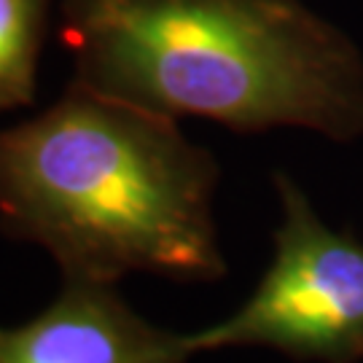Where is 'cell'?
<instances>
[{
	"label": "cell",
	"mask_w": 363,
	"mask_h": 363,
	"mask_svg": "<svg viewBox=\"0 0 363 363\" xmlns=\"http://www.w3.org/2000/svg\"><path fill=\"white\" fill-rule=\"evenodd\" d=\"M216 186L218 162L178 118L76 81L43 113L0 130V232L49 250L62 280L223 277Z\"/></svg>",
	"instance_id": "6da1fadb"
},
{
	"label": "cell",
	"mask_w": 363,
	"mask_h": 363,
	"mask_svg": "<svg viewBox=\"0 0 363 363\" xmlns=\"http://www.w3.org/2000/svg\"><path fill=\"white\" fill-rule=\"evenodd\" d=\"M73 81L237 132L363 135V52L304 0H60Z\"/></svg>",
	"instance_id": "7a4b0ae2"
},
{
	"label": "cell",
	"mask_w": 363,
	"mask_h": 363,
	"mask_svg": "<svg viewBox=\"0 0 363 363\" xmlns=\"http://www.w3.org/2000/svg\"><path fill=\"white\" fill-rule=\"evenodd\" d=\"M283 218L259 288L226 320L189 334L191 350L272 347L298 361L363 358V242L334 232L286 172L274 175Z\"/></svg>",
	"instance_id": "3957f363"
},
{
	"label": "cell",
	"mask_w": 363,
	"mask_h": 363,
	"mask_svg": "<svg viewBox=\"0 0 363 363\" xmlns=\"http://www.w3.org/2000/svg\"><path fill=\"white\" fill-rule=\"evenodd\" d=\"M191 352L189 334L143 320L113 283L62 280L40 315L0 328V363H183Z\"/></svg>",
	"instance_id": "277c9868"
},
{
	"label": "cell",
	"mask_w": 363,
	"mask_h": 363,
	"mask_svg": "<svg viewBox=\"0 0 363 363\" xmlns=\"http://www.w3.org/2000/svg\"><path fill=\"white\" fill-rule=\"evenodd\" d=\"M54 3L60 0H0V113L25 108L35 97Z\"/></svg>",
	"instance_id": "5b68a950"
}]
</instances>
